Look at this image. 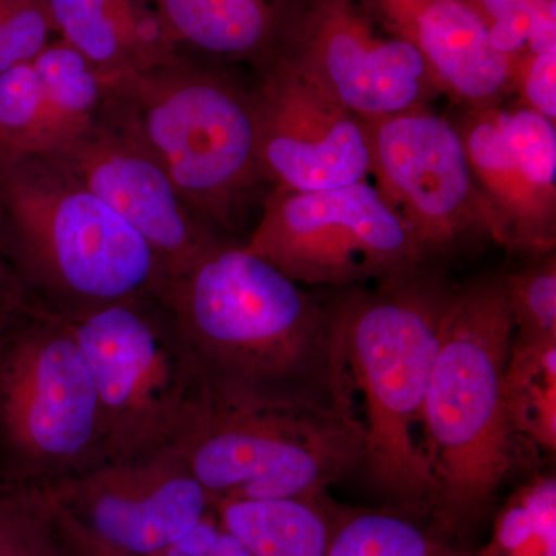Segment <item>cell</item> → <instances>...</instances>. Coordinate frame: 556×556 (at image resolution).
Wrapping results in <instances>:
<instances>
[{
    "mask_svg": "<svg viewBox=\"0 0 556 556\" xmlns=\"http://www.w3.org/2000/svg\"><path fill=\"white\" fill-rule=\"evenodd\" d=\"M160 294L215 404L357 417L329 305L240 243L215 248Z\"/></svg>",
    "mask_w": 556,
    "mask_h": 556,
    "instance_id": "cell-1",
    "label": "cell"
},
{
    "mask_svg": "<svg viewBox=\"0 0 556 556\" xmlns=\"http://www.w3.org/2000/svg\"><path fill=\"white\" fill-rule=\"evenodd\" d=\"M453 285L431 265L329 303L353 393L365 405L364 470L407 517L433 510L424 407Z\"/></svg>",
    "mask_w": 556,
    "mask_h": 556,
    "instance_id": "cell-2",
    "label": "cell"
},
{
    "mask_svg": "<svg viewBox=\"0 0 556 556\" xmlns=\"http://www.w3.org/2000/svg\"><path fill=\"white\" fill-rule=\"evenodd\" d=\"M514 339L504 274L453 288L424 407L437 482L431 530L448 540L481 525L514 467L518 437L504 399Z\"/></svg>",
    "mask_w": 556,
    "mask_h": 556,
    "instance_id": "cell-3",
    "label": "cell"
},
{
    "mask_svg": "<svg viewBox=\"0 0 556 556\" xmlns=\"http://www.w3.org/2000/svg\"><path fill=\"white\" fill-rule=\"evenodd\" d=\"M0 243L25 298L62 318L156 294L152 247L53 159L0 155Z\"/></svg>",
    "mask_w": 556,
    "mask_h": 556,
    "instance_id": "cell-4",
    "label": "cell"
},
{
    "mask_svg": "<svg viewBox=\"0 0 556 556\" xmlns=\"http://www.w3.org/2000/svg\"><path fill=\"white\" fill-rule=\"evenodd\" d=\"M228 67L179 51L155 67L108 80L104 109L159 160L190 211L239 243L233 236L268 181L260 164L254 84Z\"/></svg>",
    "mask_w": 556,
    "mask_h": 556,
    "instance_id": "cell-5",
    "label": "cell"
},
{
    "mask_svg": "<svg viewBox=\"0 0 556 556\" xmlns=\"http://www.w3.org/2000/svg\"><path fill=\"white\" fill-rule=\"evenodd\" d=\"M105 463L104 417L78 340L27 300L0 328V484L53 489Z\"/></svg>",
    "mask_w": 556,
    "mask_h": 556,
    "instance_id": "cell-6",
    "label": "cell"
},
{
    "mask_svg": "<svg viewBox=\"0 0 556 556\" xmlns=\"http://www.w3.org/2000/svg\"><path fill=\"white\" fill-rule=\"evenodd\" d=\"M64 320L97 387L109 463L174 447L215 404L160 292Z\"/></svg>",
    "mask_w": 556,
    "mask_h": 556,
    "instance_id": "cell-7",
    "label": "cell"
},
{
    "mask_svg": "<svg viewBox=\"0 0 556 556\" xmlns=\"http://www.w3.org/2000/svg\"><path fill=\"white\" fill-rule=\"evenodd\" d=\"M361 419L332 409L214 404L174 448L212 504L324 497L364 459Z\"/></svg>",
    "mask_w": 556,
    "mask_h": 556,
    "instance_id": "cell-8",
    "label": "cell"
},
{
    "mask_svg": "<svg viewBox=\"0 0 556 556\" xmlns=\"http://www.w3.org/2000/svg\"><path fill=\"white\" fill-rule=\"evenodd\" d=\"M241 247L309 287L379 283L431 265L368 179L314 192L270 190Z\"/></svg>",
    "mask_w": 556,
    "mask_h": 556,
    "instance_id": "cell-9",
    "label": "cell"
},
{
    "mask_svg": "<svg viewBox=\"0 0 556 556\" xmlns=\"http://www.w3.org/2000/svg\"><path fill=\"white\" fill-rule=\"evenodd\" d=\"M365 124L375 188L428 263L479 241L495 243V219L455 123L426 108Z\"/></svg>",
    "mask_w": 556,
    "mask_h": 556,
    "instance_id": "cell-10",
    "label": "cell"
},
{
    "mask_svg": "<svg viewBox=\"0 0 556 556\" xmlns=\"http://www.w3.org/2000/svg\"><path fill=\"white\" fill-rule=\"evenodd\" d=\"M280 54L364 121L426 109L439 93L422 56L379 33L365 0H300Z\"/></svg>",
    "mask_w": 556,
    "mask_h": 556,
    "instance_id": "cell-11",
    "label": "cell"
},
{
    "mask_svg": "<svg viewBox=\"0 0 556 556\" xmlns=\"http://www.w3.org/2000/svg\"><path fill=\"white\" fill-rule=\"evenodd\" d=\"M255 72L258 156L270 190L314 192L369 177L364 119L283 54Z\"/></svg>",
    "mask_w": 556,
    "mask_h": 556,
    "instance_id": "cell-12",
    "label": "cell"
},
{
    "mask_svg": "<svg viewBox=\"0 0 556 556\" xmlns=\"http://www.w3.org/2000/svg\"><path fill=\"white\" fill-rule=\"evenodd\" d=\"M46 155L126 219L156 252L169 278L232 243L190 211L159 160L104 105L87 129Z\"/></svg>",
    "mask_w": 556,
    "mask_h": 556,
    "instance_id": "cell-13",
    "label": "cell"
},
{
    "mask_svg": "<svg viewBox=\"0 0 556 556\" xmlns=\"http://www.w3.org/2000/svg\"><path fill=\"white\" fill-rule=\"evenodd\" d=\"M500 247L547 255L556 241V126L518 104L464 109L455 123Z\"/></svg>",
    "mask_w": 556,
    "mask_h": 556,
    "instance_id": "cell-14",
    "label": "cell"
},
{
    "mask_svg": "<svg viewBox=\"0 0 556 556\" xmlns=\"http://www.w3.org/2000/svg\"><path fill=\"white\" fill-rule=\"evenodd\" d=\"M94 535L138 556H155L204 521L211 500L174 447L112 460L49 489Z\"/></svg>",
    "mask_w": 556,
    "mask_h": 556,
    "instance_id": "cell-15",
    "label": "cell"
},
{
    "mask_svg": "<svg viewBox=\"0 0 556 556\" xmlns=\"http://www.w3.org/2000/svg\"><path fill=\"white\" fill-rule=\"evenodd\" d=\"M388 31L422 56L439 93L463 109L500 105L511 94V62L490 46L464 0H367Z\"/></svg>",
    "mask_w": 556,
    "mask_h": 556,
    "instance_id": "cell-16",
    "label": "cell"
},
{
    "mask_svg": "<svg viewBox=\"0 0 556 556\" xmlns=\"http://www.w3.org/2000/svg\"><path fill=\"white\" fill-rule=\"evenodd\" d=\"M181 53L215 64H269L283 51L300 0H149Z\"/></svg>",
    "mask_w": 556,
    "mask_h": 556,
    "instance_id": "cell-17",
    "label": "cell"
},
{
    "mask_svg": "<svg viewBox=\"0 0 556 556\" xmlns=\"http://www.w3.org/2000/svg\"><path fill=\"white\" fill-rule=\"evenodd\" d=\"M60 38L94 65L105 83L179 53L149 0H49Z\"/></svg>",
    "mask_w": 556,
    "mask_h": 556,
    "instance_id": "cell-18",
    "label": "cell"
},
{
    "mask_svg": "<svg viewBox=\"0 0 556 556\" xmlns=\"http://www.w3.org/2000/svg\"><path fill=\"white\" fill-rule=\"evenodd\" d=\"M219 527L247 548L249 556H327L334 515L324 497L302 500H229L212 504Z\"/></svg>",
    "mask_w": 556,
    "mask_h": 556,
    "instance_id": "cell-19",
    "label": "cell"
},
{
    "mask_svg": "<svg viewBox=\"0 0 556 556\" xmlns=\"http://www.w3.org/2000/svg\"><path fill=\"white\" fill-rule=\"evenodd\" d=\"M46 105V148L51 152L100 115L108 83L100 70L58 36L33 62Z\"/></svg>",
    "mask_w": 556,
    "mask_h": 556,
    "instance_id": "cell-20",
    "label": "cell"
},
{
    "mask_svg": "<svg viewBox=\"0 0 556 556\" xmlns=\"http://www.w3.org/2000/svg\"><path fill=\"white\" fill-rule=\"evenodd\" d=\"M504 399L510 426L547 452L556 448V339H514Z\"/></svg>",
    "mask_w": 556,
    "mask_h": 556,
    "instance_id": "cell-21",
    "label": "cell"
},
{
    "mask_svg": "<svg viewBox=\"0 0 556 556\" xmlns=\"http://www.w3.org/2000/svg\"><path fill=\"white\" fill-rule=\"evenodd\" d=\"M327 556H477L401 511L338 515Z\"/></svg>",
    "mask_w": 556,
    "mask_h": 556,
    "instance_id": "cell-22",
    "label": "cell"
},
{
    "mask_svg": "<svg viewBox=\"0 0 556 556\" xmlns=\"http://www.w3.org/2000/svg\"><path fill=\"white\" fill-rule=\"evenodd\" d=\"M477 556H556V481L538 477L497 511L489 543Z\"/></svg>",
    "mask_w": 556,
    "mask_h": 556,
    "instance_id": "cell-23",
    "label": "cell"
},
{
    "mask_svg": "<svg viewBox=\"0 0 556 556\" xmlns=\"http://www.w3.org/2000/svg\"><path fill=\"white\" fill-rule=\"evenodd\" d=\"M0 556H67L49 489L0 484Z\"/></svg>",
    "mask_w": 556,
    "mask_h": 556,
    "instance_id": "cell-24",
    "label": "cell"
},
{
    "mask_svg": "<svg viewBox=\"0 0 556 556\" xmlns=\"http://www.w3.org/2000/svg\"><path fill=\"white\" fill-rule=\"evenodd\" d=\"M43 148L46 105L31 62L0 75V155L42 153Z\"/></svg>",
    "mask_w": 556,
    "mask_h": 556,
    "instance_id": "cell-25",
    "label": "cell"
},
{
    "mask_svg": "<svg viewBox=\"0 0 556 556\" xmlns=\"http://www.w3.org/2000/svg\"><path fill=\"white\" fill-rule=\"evenodd\" d=\"M515 338L556 339V260L554 254L517 273L504 274Z\"/></svg>",
    "mask_w": 556,
    "mask_h": 556,
    "instance_id": "cell-26",
    "label": "cell"
},
{
    "mask_svg": "<svg viewBox=\"0 0 556 556\" xmlns=\"http://www.w3.org/2000/svg\"><path fill=\"white\" fill-rule=\"evenodd\" d=\"M58 36L49 0H0V75L35 62Z\"/></svg>",
    "mask_w": 556,
    "mask_h": 556,
    "instance_id": "cell-27",
    "label": "cell"
},
{
    "mask_svg": "<svg viewBox=\"0 0 556 556\" xmlns=\"http://www.w3.org/2000/svg\"><path fill=\"white\" fill-rule=\"evenodd\" d=\"M519 104L556 121V47L541 53H526L511 64V93Z\"/></svg>",
    "mask_w": 556,
    "mask_h": 556,
    "instance_id": "cell-28",
    "label": "cell"
},
{
    "mask_svg": "<svg viewBox=\"0 0 556 556\" xmlns=\"http://www.w3.org/2000/svg\"><path fill=\"white\" fill-rule=\"evenodd\" d=\"M56 519L67 556H138L121 551V548L109 544L108 541L101 540L58 503Z\"/></svg>",
    "mask_w": 556,
    "mask_h": 556,
    "instance_id": "cell-29",
    "label": "cell"
},
{
    "mask_svg": "<svg viewBox=\"0 0 556 556\" xmlns=\"http://www.w3.org/2000/svg\"><path fill=\"white\" fill-rule=\"evenodd\" d=\"M556 47V0H546L533 14L527 53H541Z\"/></svg>",
    "mask_w": 556,
    "mask_h": 556,
    "instance_id": "cell-30",
    "label": "cell"
},
{
    "mask_svg": "<svg viewBox=\"0 0 556 556\" xmlns=\"http://www.w3.org/2000/svg\"><path fill=\"white\" fill-rule=\"evenodd\" d=\"M27 302L16 274L0 243V328Z\"/></svg>",
    "mask_w": 556,
    "mask_h": 556,
    "instance_id": "cell-31",
    "label": "cell"
},
{
    "mask_svg": "<svg viewBox=\"0 0 556 556\" xmlns=\"http://www.w3.org/2000/svg\"><path fill=\"white\" fill-rule=\"evenodd\" d=\"M471 11L481 20L485 28L493 22L503 17L504 14L511 13L515 10L527 9V7H536L546 0H464Z\"/></svg>",
    "mask_w": 556,
    "mask_h": 556,
    "instance_id": "cell-32",
    "label": "cell"
}]
</instances>
